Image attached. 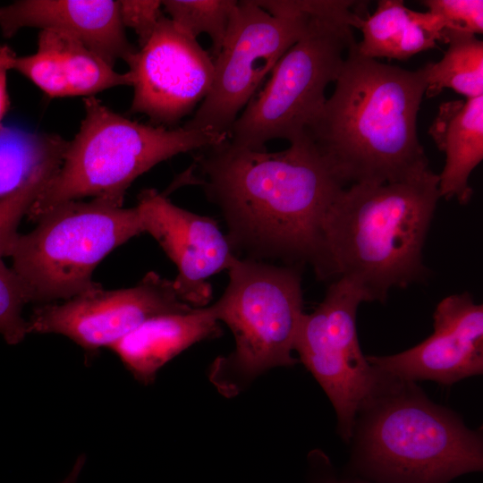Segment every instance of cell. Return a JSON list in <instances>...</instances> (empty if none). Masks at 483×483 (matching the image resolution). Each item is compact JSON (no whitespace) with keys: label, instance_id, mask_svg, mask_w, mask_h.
Listing matches in <instances>:
<instances>
[{"label":"cell","instance_id":"cell-17","mask_svg":"<svg viewBox=\"0 0 483 483\" xmlns=\"http://www.w3.org/2000/svg\"><path fill=\"white\" fill-rule=\"evenodd\" d=\"M211 306L149 318L110 349L140 382L152 383L158 370L182 352L202 340L219 335Z\"/></svg>","mask_w":483,"mask_h":483},{"label":"cell","instance_id":"cell-12","mask_svg":"<svg viewBox=\"0 0 483 483\" xmlns=\"http://www.w3.org/2000/svg\"><path fill=\"white\" fill-rule=\"evenodd\" d=\"M126 64L133 88L130 113L166 128L192 113L213 80V57L165 15Z\"/></svg>","mask_w":483,"mask_h":483},{"label":"cell","instance_id":"cell-29","mask_svg":"<svg viewBox=\"0 0 483 483\" xmlns=\"http://www.w3.org/2000/svg\"><path fill=\"white\" fill-rule=\"evenodd\" d=\"M321 483H367L362 481H348V480H336L335 479H326Z\"/></svg>","mask_w":483,"mask_h":483},{"label":"cell","instance_id":"cell-16","mask_svg":"<svg viewBox=\"0 0 483 483\" xmlns=\"http://www.w3.org/2000/svg\"><path fill=\"white\" fill-rule=\"evenodd\" d=\"M13 70L50 97H88L117 86H131L128 72H117L78 39L50 30L39 31L36 52L17 55Z\"/></svg>","mask_w":483,"mask_h":483},{"label":"cell","instance_id":"cell-5","mask_svg":"<svg viewBox=\"0 0 483 483\" xmlns=\"http://www.w3.org/2000/svg\"><path fill=\"white\" fill-rule=\"evenodd\" d=\"M360 412L359 464L383 483H448L482 470L481 436L413 383L394 380Z\"/></svg>","mask_w":483,"mask_h":483},{"label":"cell","instance_id":"cell-27","mask_svg":"<svg viewBox=\"0 0 483 483\" xmlns=\"http://www.w3.org/2000/svg\"><path fill=\"white\" fill-rule=\"evenodd\" d=\"M16 57L17 55L8 45L0 46V126L3 125V119L10 106L7 91V73L10 70H13Z\"/></svg>","mask_w":483,"mask_h":483},{"label":"cell","instance_id":"cell-18","mask_svg":"<svg viewBox=\"0 0 483 483\" xmlns=\"http://www.w3.org/2000/svg\"><path fill=\"white\" fill-rule=\"evenodd\" d=\"M428 134L445 154L438 174L440 198L467 205L473 194L469 178L483 159V96L443 102Z\"/></svg>","mask_w":483,"mask_h":483},{"label":"cell","instance_id":"cell-8","mask_svg":"<svg viewBox=\"0 0 483 483\" xmlns=\"http://www.w3.org/2000/svg\"><path fill=\"white\" fill-rule=\"evenodd\" d=\"M302 14L308 19L302 36L280 57L233 123L231 144L264 149L273 140L291 143L306 135L322 110L327 85L336 80L357 43L355 21L338 10Z\"/></svg>","mask_w":483,"mask_h":483},{"label":"cell","instance_id":"cell-26","mask_svg":"<svg viewBox=\"0 0 483 483\" xmlns=\"http://www.w3.org/2000/svg\"><path fill=\"white\" fill-rule=\"evenodd\" d=\"M119 13L124 29L137 35L139 47L148 40L164 16L162 1L158 0L119 1Z\"/></svg>","mask_w":483,"mask_h":483},{"label":"cell","instance_id":"cell-9","mask_svg":"<svg viewBox=\"0 0 483 483\" xmlns=\"http://www.w3.org/2000/svg\"><path fill=\"white\" fill-rule=\"evenodd\" d=\"M288 0L237 1L224 44L214 60L211 88L186 129L229 135L280 57L308 22Z\"/></svg>","mask_w":483,"mask_h":483},{"label":"cell","instance_id":"cell-23","mask_svg":"<svg viewBox=\"0 0 483 483\" xmlns=\"http://www.w3.org/2000/svg\"><path fill=\"white\" fill-rule=\"evenodd\" d=\"M61 165L47 166L38 171L23 185L0 197V259L8 257L18 236L20 221L57 172Z\"/></svg>","mask_w":483,"mask_h":483},{"label":"cell","instance_id":"cell-24","mask_svg":"<svg viewBox=\"0 0 483 483\" xmlns=\"http://www.w3.org/2000/svg\"><path fill=\"white\" fill-rule=\"evenodd\" d=\"M28 302L20 279L0 259V335L9 344L21 343L29 334L28 321L22 317Z\"/></svg>","mask_w":483,"mask_h":483},{"label":"cell","instance_id":"cell-14","mask_svg":"<svg viewBox=\"0 0 483 483\" xmlns=\"http://www.w3.org/2000/svg\"><path fill=\"white\" fill-rule=\"evenodd\" d=\"M434 332L418 345L388 356H368L383 375L402 382L453 385L483 371V306L464 292L436 307Z\"/></svg>","mask_w":483,"mask_h":483},{"label":"cell","instance_id":"cell-21","mask_svg":"<svg viewBox=\"0 0 483 483\" xmlns=\"http://www.w3.org/2000/svg\"><path fill=\"white\" fill-rule=\"evenodd\" d=\"M444 42L448 47L443 58L425 64L426 97H436L445 89L465 99L483 96V41L474 34L445 30Z\"/></svg>","mask_w":483,"mask_h":483},{"label":"cell","instance_id":"cell-11","mask_svg":"<svg viewBox=\"0 0 483 483\" xmlns=\"http://www.w3.org/2000/svg\"><path fill=\"white\" fill-rule=\"evenodd\" d=\"M194 308L180 299L173 280L151 271L129 288L99 284L61 303L41 304L27 320L28 332L64 335L89 355L110 349L151 318Z\"/></svg>","mask_w":483,"mask_h":483},{"label":"cell","instance_id":"cell-10","mask_svg":"<svg viewBox=\"0 0 483 483\" xmlns=\"http://www.w3.org/2000/svg\"><path fill=\"white\" fill-rule=\"evenodd\" d=\"M364 301L352 284L330 283L315 310L302 315L294 345L331 401L338 431L346 441L354 435L358 414L394 381L376 370L360 350L356 314Z\"/></svg>","mask_w":483,"mask_h":483},{"label":"cell","instance_id":"cell-1","mask_svg":"<svg viewBox=\"0 0 483 483\" xmlns=\"http://www.w3.org/2000/svg\"><path fill=\"white\" fill-rule=\"evenodd\" d=\"M201 185L227 226L233 251L255 260L323 268L326 215L345 188L308 136L284 150L237 147L228 140L199 150Z\"/></svg>","mask_w":483,"mask_h":483},{"label":"cell","instance_id":"cell-4","mask_svg":"<svg viewBox=\"0 0 483 483\" xmlns=\"http://www.w3.org/2000/svg\"><path fill=\"white\" fill-rule=\"evenodd\" d=\"M85 115L61 165L27 216L36 222L47 210L90 197L123 207L127 189L141 174L174 156L228 140L199 130L166 128L133 121L96 97L83 98Z\"/></svg>","mask_w":483,"mask_h":483},{"label":"cell","instance_id":"cell-28","mask_svg":"<svg viewBox=\"0 0 483 483\" xmlns=\"http://www.w3.org/2000/svg\"><path fill=\"white\" fill-rule=\"evenodd\" d=\"M82 465V459H79L69 477L63 483H75Z\"/></svg>","mask_w":483,"mask_h":483},{"label":"cell","instance_id":"cell-22","mask_svg":"<svg viewBox=\"0 0 483 483\" xmlns=\"http://www.w3.org/2000/svg\"><path fill=\"white\" fill-rule=\"evenodd\" d=\"M235 0H165V12L172 22L190 37L206 34L211 40L213 59L220 52L226 37Z\"/></svg>","mask_w":483,"mask_h":483},{"label":"cell","instance_id":"cell-25","mask_svg":"<svg viewBox=\"0 0 483 483\" xmlns=\"http://www.w3.org/2000/svg\"><path fill=\"white\" fill-rule=\"evenodd\" d=\"M422 4L437 18L444 30L482 34V0H427Z\"/></svg>","mask_w":483,"mask_h":483},{"label":"cell","instance_id":"cell-7","mask_svg":"<svg viewBox=\"0 0 483 483\" xmlns=\"http://www.w3.org/2000/svg\"><path fill=\"white\" fill-rule=\"evenodd\" d=\"M37 226L15 238L9 256L29 302L67 301L100 284L97 266L112 250L144 233L135 207L125 208L93 199L47 210Z\"/></svg>","mask_w":483,"mask_h":483},{"label":"cell","instance_id":"cell-6","mask_svg":"<svg viewBox=\"0 0 483 483\" xmlns=\"http://www.w3.org/2000/svg\"><path fill=\"white\" fill-rule=\"evenodd\" d=\"M237 257L228 284L212 305L228 326L234 350L213 362L209 378L226 397L275 367L293 366L295 340L303 312L301 270Z\"/></svg>","mask_w":483,"mask_h":483},{"label":"cell","instance_id":"cell-15","mask_svg":"<svg viewBox=\"0 0 483 483\" xmlns=\"http://www.w3.org/2000/svg\"><path fill=\"white\" fill-rule=\"evenodd\" d=\"M69 35L114 67L137 51L129 41L114 0H18L0 6V30L13 37L22 28Z\"/></svg>","mask_w":483,"mask_h":483},{"label":"cell","instance_id":"cell-13","mask_svg":"<svg viewBox=\"0 0 483 483\" xmlns=\"http://www.w3.org/2000/svg\"><path fill=\"white\" fill-rule=\"evenodd\" d=\"M144 233L160 245L178 270L173 280L182 301L205 307L212 296L208 279L228 270L238 257L217 222L174 205L164 193L146 189L138 196Z\"/></svg>","mask_w":483,"mask_h":483},{"label":"cell","instance_id":"cell-2","mask_svg":"<svg viewBox=\"0 0 483 483\" xmlns=\"http://www.w3.org/2000/svg\"><path fill=\"white\" fill-rule=\"evenodd\" d=\"M357 43L306 136L344 187L419 175L429 169L417 135L426 67L409 71L364 57Z\"/></svg>","mask_w":483,"mask_h":483},{"label":"cell","instance_id":"cell-20","mask_svg":"<svg viewBox=\"0 0 483 483\" xmlns=\"http://www.w3.org/2000/svg\"><path fill=\"white\" fill-rule=\"evenodd\" d=\"M67 140L15 126H0V197L23 185L38 171L61 165Z\"/></svg>","mask_w":483,"mask_h":483},{"label":"cell","instance_id":"cell-3","mask_svg":"<svg viewBox=\"0 0 483 483\" xmlns=\"http://www.w3.org/2000/svg\"><path fill=\"white\" fill-rule=\"evenodd\" d=\"M439 199L430 168L402 182L343 188L325 220L318 280H343L366 301L383 303L391 289L425 282L422 250Z\"/></svg>","mask_w":483,"mask_h":483},{"label":"cell","instance_id":"cell-19","mask_svg":"<svg viewBox=\"0 0 483 483\" xmlns=\"http://www.w3.org/2000/svg\"><path fill=\"white\" fill-rule=\"evenodd\" d=\"M358 29L362 39L357 50L373 59L405 60L444 41V30L434 14L409 9L401 0L378 1L374 13H368Z\"/></svg>","mask_w":483,"mask_h":483}]
</instances>
